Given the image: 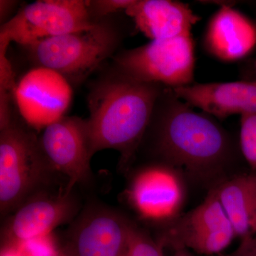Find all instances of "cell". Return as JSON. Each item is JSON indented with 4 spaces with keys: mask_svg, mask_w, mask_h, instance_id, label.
Wrapping results in <instances>:
<instances>
[{
    "mask_svg": "<svg viewBox=\"0 0 256 256\" xmlns=\"http://www.w3.org/2000/svg\"><path fill=\"white\" fill-rule=\"evenodd\" d=\"M173 90L188 105L217 120L234 114H256V82L193 84Z\"/></svg>",
    "mask_w": 256,
    "mask_h": 256,
    "instance_id": "obj_13",
    "label": "cell"
},
{
    "mask_svg": "<svg viewBox=\"0 0 256 256\" xmlns=\"http://www.w3.org/2000/svg\"><path fill=\"white\" fill-rule=\"evenodd\" d=\"M52 256H78L72 242L60 248Z\"/></svg>",
    "mask_w": 256,
    "mask_h": 256,
    "instance_id": "obj_24",
    "label": "cell"
},
{
    "mask_svg": "<svg viewBox=\"0 0 256 256\" xmlns=\"http://www.w3.org/2000/svg\"><path fill=\"white\" fill-rule=\"evenodd\" d=\"M127 198L144 220L170 223L180 216L186 200L184 176L172 166L153 162L133 176Z\"/></svg>",
    "mask_w": 256,
    "mask_h": 256,
    "instance_id": "obj_9",
    "label": "cell"
},
{
    "mask_svg": "<svg viewBox=\"0 0 256 256\" xmlns=\"http://www.w3.org/2000/svg\"><path fill=\"white\" fill-rule=\"evenodd\" d=\"M126 14L151 41L192 34L201 20L188 4L173 0H136Z\"/></svg>",
    "mask_w": 256,
    "mask_h": 256,
    "instance_id": "obj_15",
    "label": "cell"
},
{
    "mask_svg": "<svg viewBox=\"0 0 256 256\" xmlns=\"http://www.w3.org/2000/svg\"><path fill=\"white\" fill-rule=\"evenodd\" d=\"M133 225L110 208L92 207L77 222L70 242L78 256H124Z\"/></svg>",
    "mask_w": 256,
    "mask_h": 256,
    "instance_id": "obj_12",
    "label": "cell"
},
{
    "mask_svg": "<svg viewBox=\"0 0 256 256\" xmlns=\"http://www.w3.org/2000/svg\"><path fill=\"white\" fill-rule=\"evenodd\" d=\"M78 210V203L72 193L65 190L55 195L41 192L15 210L4 227V244L18 245L52 234L72 220Z\"/></svg>",
    "mask_w": 256,
    "mask_h": 256,
    "instance_id": "obj_11",
    "label": "cell"
},
{
    "mask_svg": "<svg viewBox=\"0 0 256 256\" xmlns=\"http://www.w3.org/2000/svg\"><path fill=\"white\" fill-rule=\"evenodd\" d=\"M56 174L43 154L38 138L15 120L0 133V208L6 215L43 192Z\"/></svg>",
    "mask_w": 256,
    "mask_h": 256,
    "instance_id": "obj_4",
    "label": "cell"
},
{
    "mask_svg": "<svg viewBox=\"0 0 256 256\" xmlns=\"http://www.w3.org/2000/svg\"><path fill=\"white\" fill-rule=\"evenodd\" d=\"M16 4H18V2L16 1H5V0L0 1V14H1L0 20L2 23L3 22V24L5 23V20L8 18V15L11 14Z\"/></svg>",
    "mask_w": 256,
    "mask_h": 256,
    "instance_id": "obj_22",
    "label": "cell"
},
{
    "mask_svg": "<svg viewBox=\"0 0 256 256\" xmlns=\"http://www.w3.org/2000/svg\"><path fill=\"white\" fill-rule=\"evenodd\" d=\"M88 0H40L25 6L2 25L0 40L26 46L45 38L92 28Z\"/></svg>",
    "mask_w": 256,
    "mask_h": 256,
    "instance_id": "obj_6",
    "label": "cell"
},
{
    "mask_svg": "<svg viewBox=\"0 0 256 256\" xmlns=\"http://www.w3.org/2000/svg\"><path fill=\"white\" fill-rule=\"evenodd\" d=\"M136 0H88L90 14L96 22L124 12Z\"/></svg>",
    "mask_w": 256,
    "mask_h": 256,
    "instance_id": "obj_19",
    "label": "cell"
},
{
    "mask_svg": "<svg viewBox=\"0 0 256 256\" xmlns=\"http://www.w3.org/2000/svg\"><path fill=\"white\" fill-rule=\"evenodd\" d=\"M38 142L52 169L66 178L64 190L67 194L90 181L94 154L86 119L64 116L42 130Z\"/></svg>",
    "mask_w": 256,
    "mask_h": 256,
    "instance_id": "obj_7",
    "label": "cell"
},
{
    "mask_svg": "<svg viewBox=\"0 0 256 256\" xmlns=\"http://www.w3.org/2000/svg\"><path fill=\"white\" fill-rule=\"evenodd\" d=\"M235 238L233 226L212 188L200 206L169 223L161 242L212 256L224 252Z\"/></svg>",
    "mask_w": 256,
    "mask_h": 256,
    "instance_id": "obj_8",
    "label": "cell"
},
{
    "mask_svg": "<svg viewBox=\"0 0 256 256\" xmlns=\"http://www.w3.org/2000/svg\"><path fill=\"white\" fill-rule=\"evenodd\" d=\"M173 256H192L185 250V248H178V252Z\"/></svg>",
    "mask_w": 256,
    "mask_h": 256,
    "instance_id": "obj_25",
    "label": "cell"
},
{
    "mask_svg": "<svg viewBox=\"0 0 256 256\" xmlns=\"http://www.w3.org/2000/svg\"><path fill=\"white\" fill-rule=\"evenodd\" d=\"M0 256H24L20 250V248L16 245L4 244L2 248Z\"/></svg>",
    "mask_w": 256,
    "mask_h": 256,
    "instance_id": "obj_23",
    "label": "cell"
},
{
    "mask_svg": "<svg viewBox=\"0 0 256 256\" xmlns=\"http://www.w3.org/2000/svg\"><path fill=\"white\" fill-rule=\"evenodd\" d=\"M112 66L131 78L175 88L194 82L195 46L192 34L151 41L118 52Z\"/></svg>",
    "mask_w": 256,
    "mask_h": 256,
    "instance_id": "obj_5",
    "label": "cell"
},
{
    "mask_svg": "<svg viewBox=\"0 0 256 256\" xmlns=\"http://www.w3.org/2000/svg\"><path fill=\"white\" fill-rule=\"evenodd\" d=\"M164 245L158 242L144 230L133 225L124 256H165Z\"/></svg>",
    "mask_w": 256,
    "mask_h": 256,
    "instance_id": "obj_18",
    "label": "cell"
},
{
    "mask_svg": "<svg viewBox=\"0 0 256 256\" xmlns=\"http://www.w3.org/2000/svg\"><path fill=\"white\" fill-rule=\"evenodd\" d=\"M142 149L154 162L212 188L232 176L242 156L239 142L216 119L195 111L169 87L156 101Z\"/></svg>",
    "mask_w": 256,
    "mask_h": 256,
    "instance_id": "obj_1",
    "label": "cell"
},
{
    "mask_svg": "<svg viewBox=\"0 0 256 256\" xmlns=\"http://www.w3.org/2000/svg\"><path fill=\"white\" fill-rule=\"evenodd\" d=\"M238 142L242 158L256 173V114L242 116Z\"/></svg>",
    "mask_w": 256,
    "mask_h": 256,
    "instance_id": "obj_17",
    "label": "cell"
},
{
    "mask_svg": "<svg viewBox=\"0 0 256 256\" xmlns=\"http://www.w3.org/2000/svg\"><path fill=\"white\" fill-rule=\"evenodd\" d=\"M18 246L24 256H52L60 247L54 236L50 234L22 242Z\"/></svg>",
    "mask_w": 256,
    "mask_h": 256,
    "instance_id": "obj_20",
    "label": "cell"
},
{
    "mask_svg": "<svg viewBox=\"0 0 256 256\" xmlns=\"http://www.w3.org/2000/svg\"><path fill=\"white\" fill-rule=\"evenodd\" d=\"M242 240L256 235V173L232 174L212 188Z\"/></svg>",
    "mask_w": 256,
    "mask_h": 256,
    "instance_id": "obj_16",
    "label": "cell"
},
{
    "mask_svg": "<svg viewBox=\"0 0 256 256\" xmlns=\"http://www.w3.org/2000/svg\"><path fill=\"white\" fill-rule=\"evenodd\" d=\"M73 99V88L52 69L34 67L16 84L15 104L28 127L43 130L66 116Z\"/></svg>",
    "mask_w": 256,
    "mask_h": 256,
    "instance_id": "obj_10",
    "label": "cell"
},
{
    "mask_svg": "<svg viewBox=\"0 0 256 256\" xmlns=\"http://www.w3.org/2000/svg\"><path fill=\"white\" fill-rule=\"evenodd\" d=\"M204 46L222 62L242 60L256 47V24L232 6H222L208 22Z\"/></svg>",
    "mask_w": 256,
    "mask_h": 256,
    "instance_id": "obj_14",
    "label": "cell"
},
{
    "mask_svg": "<svg viewBox=\"0 0 256 256\" xmlns=\"http://www.w3.org/2000/svg\"><path fill=\"white\" fill-rule=\"evenodd\" d=\"M234 256H256V235L242 240V246Z\"/></svg>",
    "mask_w": 256,
    "mask_h": 256,
    "instance_id": "obj_21",
    "label": "cell"
},
{
    "mask_svg": "<svg viewBox=\"0 0 256 256\" xmlns=\"http://www.w3.org/2000/svg\"><path fill=\"white\" fill-rule=\"evenodd\" d=\"M116 16L99 20L88 30L45 38L23 48L34 67L55 70L76 86L114 58L130 32Z\"/></svg>",
    "mask_w": 256,
    "mask_h": 256,
    "instance_id": "obj_3",
    "label": "cell"
},
{
    "mask_svg": "<svg viewBox=\"0 0 256 256\" xmlns=\"http://www.w3.org/2000/svg\"><path fill=\"white\" fill-rule=\"evenodd\" d=\"M164 86L139 82L112 65L90 84L87 120L94 156L104 150L118 152L121 169L132 164Z\"/></svg>",
    "mask_w": 256,
    "mask_h": 256,
    "instance_id": "obj_2",
    "label": "cell"
}]
</instances>
